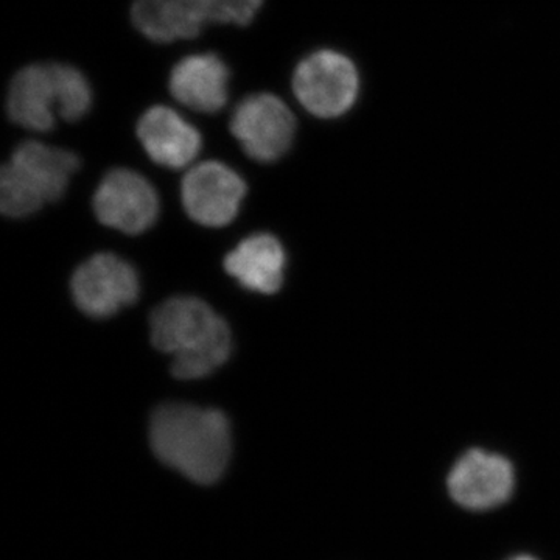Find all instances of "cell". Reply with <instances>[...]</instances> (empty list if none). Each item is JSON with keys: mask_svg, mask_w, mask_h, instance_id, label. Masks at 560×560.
I'll return each instance as SVG.
<instances>
[{"mask_svg": "<svg viewBox=\"0 0 560 560\" xmlns=\"http://www.w3.org/2000/svg\"><path fill=\"white\" fill-rule=\"evenodd\" d=\"M70 290L84 315L109 318L138 301V272L114 254H97L73 272Z\"/></svg>", "mask_w": 560, "mask_h": 560, "instance_id": "8992f818", "label": "cell"}, {"mask_svg": "<svg viewBox=\"0 0 560 560\" xmlns=\"http://www.w3.org/2000/svg\"><path fill=\"white\" fill-rule=\"evenodd\" d=\"M150 442L162 463L198 485H213L230 463V420L219 410L161 405L151 416Z\"/></svg>", "mask_w": 560, "mask_h": 560, "instance_id": "6da1fadb", "label": "cell"}, {"mask_svg": "<svg viewBox=\"0 0 560 560\" xmlns=\"http://www.w3.org/2000/svg\"><path fill=\"white\" fill-rule=\"evenodd\" d=\"M94 212L105 226L125 234H142L160 215V198L142 175L116 168L95 191Z\"/></svg>", "mask_w": 560, "mask_h": 560, "instance_id": "ba28073f", "label": "cell"}, {"mask_svg": "<svg viewBox=\"0 0 560 560\" xmlns=\"http://www.w3.org/2000/svg\"><path fill=\"white\" fill-rule=\"evenodd\" d=\"M7 110L14 124L31 131H49L58 114L57 88L51 65L20 70L10 84Z\"/></svg>", "mask_w": 560, "mask_h": 560, "instance_id": "7c38bea8", "label": "cell"}, {"mask_svg": "<svg viewBox=\"0 0 560 560\" xmlns=\"http://www.w3.org/2000/svg\"><path fill=\"white\" fill-rule=\"evenodd\" d=\"M140 143L158 165L187 167L201 150V135L194 125L167 106H154L140 117Z\"/></svg>", "mask_w": 560, "mask_h": 560, "instance_id": "30bf717a", "label": "cell"}, {"mask_svg": "<svg viewBox=\"0 0 560 560\" xmlns=\"http://www.w3.org/2000/svg\"><path fill=\"white\" fill-rule=\"evenodd\" d=\"M231 131L250 160L268 164L290 150L296 119L276 95L254 94L238 103L232 114Z\"/></svg>", "mask_w": 560, "mask_h": 560, "instance_id": "5b68a950", "label": "cell"}, {"mask_svg": "<svg viewBox=\"0 0 560 560\" xmlns=\"http://www.w3.org/2000/svg\"><path fill=\"white\" fill-rule=\"evenodd\" d=\"M245 195L242 176L217 161L195 165L180 184V197L190 219L208 228L228 226L237 217Z\"/></svg>", "mask_w": 560, "mask_h": 560, "instance_id": "52a82bcc", "label": "cell"}, {"mask_svg": "<svg viewBox=\"0 0 560 560\" xmlns=\"http://www.w3.org/2000/svg\"><path fill=\"white\" fill-rule=\"evenodd\" d=\"M293 91L313 116L335 119L348 113L359 97V70L346 55L318 50L298 65Z\"/></svg>", "mask_w": 560, "mask_h": 560, "instance_id": "277c9868", "label": "cell"}, {"mask_svg": "<svg viewBox=\"0 0 560 560\" xmlns=\"http://www.w3.org/2000/svg\"><path fill=\"white\" fill-rule=\"evenodd\" d=\"M80 167L72 151L28 140L14 150L0 173V209L10 219H24L47 202L60 200L70 176Z\"/></svg>", "mask_w": 560, "mask_h": 560, "instance_id": "3957f363", "label": "cell"}, {"mask_svg": "<svg viewBox=\"0 0 560 560\" xmlns=\"http://www.w3.org/2000/svg\"><path fill=\"white\" fill-rule=\"evenodd\" d=\"M151 341L173 355L172 374L198 381L223 366L232 352L226 320L197 298H172L150 318Z\"/></svg>", "mask_w": 560, "mask_h": 560, "instance_id": "7a4b0ae2", "label": "cell"}, {"mask_svg": "<svg viewBox=\"0 0 560 560\" xmlns=\"http://www.w3.org/2000/svg\"><path fill=\"white\" fill-rule=\"evenodd\" d=\"M264 0H208L209 21L248 25L259 13Z\"/></svg>", "mask_w": 560, "mask_h": 560, "instance_id": "2e32d148", "label": "cell"}, {"mask_svg": "<svg viewBox=\"0 0 560 560\" xmlns=\"http://www.w3.org/2000/svg\"><path fill=\"white\" fill-rule=\"evenodd\" d=\"M173 97L198 113H219L228 102L230 69L215 54L190 55L172 70Z\"/></svg>", "mask_w": 560, "mask_h": 560, "instance_id": "8fae6325", "label": "cell"}, {"mask_svg": "<svg viewBox=\"0 0 560 560\" xmlns=\"http://www.w3.org/2000/svg\"><path fill=\"white\" fill-rule=\"evenodd\" d=\"M285 261V250L275 235L257 234L228 254L224 270L246 290L275 294L282 287Z\"/></svg>", "mask_w": 560, "mask_h": 560, "instance_id": "4fadbf2b", "label": "cell"}, {"mask_svg": "<svg viewBox=\"0 0 560 560\" xmlns=\"http://www.w3.org/2000/svg\"><path fill=\"white\" fill-rule=\"evenodd\" d=\"M132 22L156 43L195 38L209 21L208 0H136Z\"/></svg>", "mask_w": 560, "mask_h": 560, "instance_id": "5bb4252c", "label": "cell"}, {"mask_svg": "<svg viewBox=\"0 0 560 560\" xmlns=\"http://www.w3.org/2000/svg\"><path fill=\"white\" fill-rule=\"evenodd\" d=\"M55 88H57L58 116L68 121L80 120L91 108L92 90L90 81L79 69L69 65H51Z\"/></svg>", "mask_w": 560, "mask_h": 560, "instance_id": "9a60e30c", "label": "cell"}, {"mask_svg": "<svg viewBox=\"0 0 560 560\" xmlns=\"http://www.w3.org/2000/svg\"><path fill=\"white\" fill-rule=\"evenodd\" d=\"M514 467L504 456L474 448L456 460L448 475L452 499L471 511H488L510 499Z\"/></svg>", "mask_w": 560, "mask_h": 560, "instance_id": "9c48e42d", "label": "cell"}, {"mask_svg": "<svg viewBox=\"0 0 560 560\" xmlns=\"http://www.w3.org/2000/svg\"><path fill=\"white\" fill-rule=\"evenodd\" d=\"M511 560H537V559L530 558V556H517V558H514Z\"/></svg>", "mask_w": 560, "mask_h": 560, "instance_id": "e0dca14e", "label": "cell"}]
</instances>
